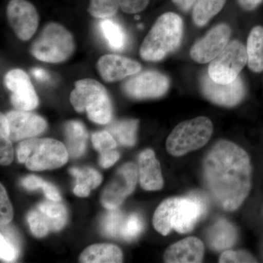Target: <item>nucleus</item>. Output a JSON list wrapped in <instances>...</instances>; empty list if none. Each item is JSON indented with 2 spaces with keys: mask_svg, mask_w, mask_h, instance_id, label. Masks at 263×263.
I'll list each match as a JSON object with an SVG mask.
<instances>
[{
  "mask_svg": "<svg viewBox=\"0 0 263 263\" xmlns=\"http://www.w3.org/2000/svg\"><path fill=\"white\" fill-rule=\"evenodd\" d=\"M27 221H28L33 235L37 238H43V237L46 236L50 231L46 221L43 219L41 213L38 212L37 209L29 213L28 216H27Z\"/></svg>",
  "mask_w": 263,
  "mask_h": 263,
  "instance_id": "nucleus-33",
  "label": "nucleus"
},
{
  "mask_svg": "<svg viewBox=\"0 0 263 263\" xmlns=\"http://www.w3.org/2000/svg\"><path fill=\"white\" fill-rule=\"evenodd\" d=\"M18 161L33 171L53 170L67 163L69 153L63 143L51 138H29L19 143Z\"/></svg>",
  "mask_w": 263,
  "mask_h": 263,
  "instance_id": "nucleus-4",
  "label": "nucleus"
},
{
  "mask_svg": "<svg viewBox=\"0 0 263 263\" xmlns=\"http://www.w3.org/2000/svg\"><path fill=\"white\" fill-rule=\"evenodd\" d=\"M70 173L76 178L78 184L86 185L90 190L98 187L103 180L101 175L98 171L89 167L82 170L71 168Z\"/></svg>",
  "mask_w": 263,
  "mask_h": 263,
  "instance_id": "nucleus-30",
  "label": "nucleus"
},
{
  "mask_svg": "<svg viewBox=\"0 0 263 263\" xmlns=\"http://www.w3.org/2000/svg\"><path fill=\"white\" fill-rule=\"evenodd\" d=\"M183 21L176 13L160 15L145 37L140 55L148 62H159L176 51L183 35Z\"/></svg>",
  "mask_w": 263,
  "mask_h": 263,
  "instance_id": "nucleus-3",
  "label": "nucleus"
},
{
  "mask_svg": "<svg viewBox=\"0 0 263 263\" xmlns=\"http://www.w3.org/2000/svg\"><path fill=\"white\" fill-rule=\"evenodd\" d=\"M8 23L19 39L29 41L39 24L35 7L27 0H10L7 6Z\"/></svg>",
  "mask_w": 263,
  "mask_h": 263,
  "instance_id": "nucleus-11",
  "label": "nucleus"
},
{
  "mask_svg": "<svg viewBox=\"0 0 263 263\" xmlns=\"http://www.w3.org/2000/svg\"><path fill=\"white\" fill-rule=\"evenodd\" d=\"M44 183L45 181H43L41 178L33 176V175L24 178L22 181V184L29 190H35L39 188H42Z\"/></svg>",
  "mask_w": 263,
  "mask_h": 263,
  "instance_id": "nucleus-39",
  "label": "nucleus"
},
{
  "mask_svg": "<svg viewBox=\"0 0 263 263\" xmlns=\"http://www.w3.org/2000/svg\"><path fill=\"white\" fill-rule=\"evenodd\" d=\"M90 189L84 184H76L73 190V193L77 196L85 197L89 196Z\"/></svg>",
  "mask_w": 263,
  "mask_h": 263,
  "instance_id": "nucleus-45",
  "label": "nucleus"
},
{
  "mask_svg": "<svg viewBox=\"0 0 263 263\" xmlns=\"http://www.w3.org/2000/svg\"><path fill=\"white\" fill-rule=\"evenodd\" d=\"M13 217V206L6 190L3 184L0 185V224L1 227H4L9 224Z\"/></svg>",
  "mask_w": 263,
  "mask_h": 263,
  "instance_id": "nucleus-34",
  "label": "nucleus"
},
{
  "mask_svg": "<svg viewBox=\"0 0 263 263\" xmlns=\"http://www.w3.org/2000/svg\"><path fill=\"white\" fill-rule=\"evenodd\" d=\"M207 206L206 200L197 193L185 197H171L156 209L154 227L162 235H168L172 230L187 233L206 214Z\"/></svg>",
  "mask_w": 263,
  "mask_h": 263,
  "instance_id": "nucleus-2",
  "label": "nucleus"
},
{
  "mask_svg": "<svg viewBox=\"0 0 263 263\" xmlns=\"http://www.w3.org/2000/svg\"><path fill=\"white\" fill-rule=\"evenodd\" d=\"M9 122L10 139L24 141L34 138L46 130L47 123L43 118L23 110H12L6 114Z\"/></svg>",
  "mask_w": 263,
  "mask_h": 263,
  "instance_id": "nucleus-15",
  "label": "nucleus"
},
{
  "mask_svg": "<svg viewBox=\"0 0 263 263\" xmlns=\"http://www.w3.org/2000/svg\"><path fill=\"white\" fill-rule=\"evenodd\" d=\"M119 157H120V155H119V152L114 149L104 152L100 156V165L104 168H108L119 160Z\"/></svg>",
  "mask_w": 263,
  "mask_h": 263,
  "instance_id": "nucleus-38",
  "label": "nucleus"
},
{
  "mask_svg": "<svg viewBox=\"0 0 263 263\" xmlns=\"http://www.w3.org/2000/svg\"><path fill=\"white\" fill-rule=\"evenodd\" d=\"M221 263L257 262L252 254L245 251L227 250L221 254L219 260Z\"/></svg>",
  "mask_w": 263,
  "mask_h": 263,
  "instance_id": "nucleus-35",
  "label": "nucleus"
},
{
  "mask_svg": "<svg viewBox=\"0 0 263 263\" xmlns=\"http://www.w3.org/2000/svg\"><path fill=\"white\" fill-rule=\"evenodd\" d=\"M70 100L76 111H86L93 122L106 124L111 119L112 106L108 91L103 84L95 79L76 81Z\"/></svg>",
  "mask_w": 263,
  "mask_h": 263,
  "instance_id": "nucleus-5",
  "label": "nucleus"
},
{
  "mask_svg": "<svg viewBox=\"0 0 263 263\" xmlns=\"http://www.w3.org/2000/svg\"><path fill=\"white\" fill-rule=\"evenodd\" d=\"M205 247L196 237H188L166 249L164 262L167 263H199L203 259Z\"/></svg>",
  "mask_w": 263,
  "mask_h": 263,
  "instance_id": "nucleus-17",
  "label": "nucleus"
},
{
  "mask_svg": "<svg viewBox=\"0 0 263 263\" xmlns=\"http://www.w3.org/2000/svg\"><path fill=\"white\" fill-rule=\"evenodd\" d=\"M203 178L209 193L221 209L236 210L251 190L252 164L248 154L233 142L218 141L204 160Z\"/></svg>",
  "mask_w": 263,
  "mask_h": 263,
  "instance_id": "nucleus-1",
  "label": "nucleus"
},
{
  "mask_svg": "<svg viewBox=\"0 0 263 263\" xmlns=\"http://www.w3.org/2000/svg\"><path fill=\"white\" fill-rule=\"evenodd\" d=\"M226 0H197L193 8V19L197 27H203L226 5Z\"/></svg>",
  "mask_w": 263,
  "mask_h": 263,
  "instance_id": "nucleus-25",
  "label": "nucleus"
},
{
  "mask_svg": "<svg viewBox=\"0 0 263 263\" xmlns=\"http://www.w3.org/2000/svg\"><path fill=\"white\" fill-rule=\"evenodd\" d=\"M200 87L204 96L212 103L220 106L234 107L243 100L245 87L239 76L229 84H219L204 74L200 79Z\"/></svg>",
  "mask_w": 263,
  "mask_h": 263,
  "instance_id": "nucleus-14",
  "label": "nucleus"
},
{
  "mask_svg": "<svg viewBox=\"0 0 263 263\" xmlns=\"http://www.w3.org/2000/svg\"><path fill=\"white\" fill-rule=\"evenodd\" d=\"M138 181V169L133 162L123 164L102 194L101 202L107 209H119L133 191Z\"/></svg>",
  "mask_w": 263,
  "mask_h": 263,
  "instance_id": "nucleus-10",
  "label": "nucleus"
},
{
  "mask_svg": "<svg viewBox=\"0 0 263 263\" xmlns=\"http://www.w3.org/2000/svg\"><path fill=\"white\" fill-rule=\"evenodd\" d=\"M14 159V150L9 138L0 137V163L9 165Z\"/></svg>",
  "mask_w": 263,
  "mask_h": 263,
  "instance_id": "nucleus-37",
  "label": "nucleus"
},
{
  "mask_svg": "<svg viewBox=\"0 0 263 263\" xmlns=\"http://www.w3.org/2000/svg\"><path fill=\"white\" fill-rule=\"evenodd\" d=\"M0 137L10 138V127L6 115H0Z\"/></svg>",
  "mask_w": 263,
  "mask_h": 263,
  "instance_id": "nucleus-41",
  "label": "nucleus"
},
{
  "mask_svg": "<svg viewBox=\"0 0 263 263\" xmlns=\"http://www.w3.org/2000/svg\"><path fill=\"white\" fill-rule=\"evenodd\" d=\"M150 0H117L118 5L124 13H138L146 9Z\"/></svg>",
  "mask_w": 263,
  "mask_h": 263,
  "instance_id": "nucleus-36",
  "label": "nucleus"
},
{
  "mask_svg": "<svg viewBox=\"0 0 263 263\" xmlns=\"http://www.w3.org/2000/svg\"><path fill=\"white\" fill-rule=\"evenodd\" d=\"M172 1L179 9L187 12L195 6L197 0H172Z\"/></svg>",
  "mask_w": 263,
  "mask_h": 263,
  "instance_id": "nucleus-42",
  "label": "nucleus"
},
{
  "mask_svg": "<svg viewBox=\"0 0 263 263\" xmlns=\"http://www.w3.org/2000/svg\"><path fill=\"white\" fill-rule=\"evenodd\" d=\"M167 76L155 70H146L129 76L122 84L128 97L136 100L160 98L169 89Z\"/></svg>",
  "mask_w": 263,
  "mask_h": 263,
  "instance_id": "nucleus-9",
  "label": "nucleus"
},
{
  "mask_svg": "<svg viewBox=\"0 0 263 263\" xmlns=\"http://www.w3.org/2000/svg\"><path fill=\"white\" fill-rule=\"evenodd\" d=\"M242 8L246 10H253L262 3V0H238Z\"/></svg>",
  "mask_w": 263,
  "mask_h": 263,
  "instance_id": "nucleus-43",
  "label": "nucleus"
},
{
  "mask_svg": "<svg viewBox=\"0 0 263 263\" xmlns=\"http://www.w3.org/2000/svg\"><path fill=\"white\" fill-rule=\"evenodd\" d=\"M125 216L119 209H109L102 221V231L110 238L120 237Z\"/></svg>",
  "mask_w": 263,
  "mask_h": 263,
  "instance_id": "nucleus-27",
  "label": "nucleus"
},
{
  "mask_svg": "<svg viewBox=\"0 0 263 263\" xmlns=\"http://www.w3.org/2000/svg\"><path fill=\"white\" fill-rule=\"evenodd\" d=\"M214 127L209 118L199 117L180 123L167 137L166 148L170 155L181 157L205 146Z\"/></svg>",
  "mask_w": 263,
  "mask_h": 263,
  "instance_id": "nucleus-7",
  "label": "nucleus"
},
{
  "mask_svg": "<svg viewBox=\"0 0 263 263\" xmlns=\"http://www.w3.org/2000/svg\"><path fill=\"white\" fill-rule=\"evenodd\" d=\"M100 29L109 47L116 51H120L125 47L127 36L119 24L105 18L100 22Z\"/></svg>",
  "mask_w": 263,
  "mask_h": 263,
  "instance_id": "nucleus-26",
  "label": "nucleus"
},
{
  "mask_svg": "<svg viewBox=\"0 0 263 263\" xmlns=\"http://www.w3.org/2000/svg\"><path fill=\"white\" fill-rule=\"evenodd\" d=\"M42 188L43 193L47 197L48 200H53V201H60L61 200V196H60V193H59L57 189L51 183L45 181Z\"/></svg>",
  "mask_w": 263,
  "mask_h": 263,
  "instance_id": "nucleus-40",
  "label": "nucleus"
},
{
  "mask_svg": "<svg viewBox=\"0 0 263 263\" xmlns=\"http://www.w3.org/2000/svg\"><path fill=\"white\" fill-rule=\"evenodd\" d=\"M248 62L247 47L240 41H233L211 62L208 74L219 84L234 81Z\"/></svg>",
  "mask_w": 263,
  "mask_h": 263,
  "instance_id": "nucleus-8",
  "label": "nucleus"
},
{
  "mask_svg": "<svg viewBox=\"0 0 263 263\" xmlns=\"http://www.w3.org/2000/svg\"><path fill=\"white\" fill-rule=\"evenodd\" d=\"M207 240L211 248L214 250L229 249L236 242V229L229 221L219 219L209 230Z\"/></svg>",
  "mask_w": 263,
  "mask_h": 263,
  "instance_id": "nucleus-20",
  "label": "nucleus"
},
{
  "mask_svg": "<svg viewBox=\"0 0 263 263\" xmlns=\"http://www.w3.org/2000/svg\"><path fill=\"white\" fill-rule=\"evenodd\" d=\"M32 74L36 79L41 81H46L50 79L49 74L46 70L37 67L32 69Z\"/></svg>",
  "mask_w": 263,
  "mask_h": 263,
  "instance_id": "nucleus-44",
  "label": "nucleus"
},
{
  "mask_svg": "<svg viewBox=\"0 0 263 263\" xmlns=\"http://www.w3.org/2000/svg\"><path fill=\"white\" fill-rule=\"evenodd\" d=\"M230 36L231 29L228 24H218L193 45L190 56L198 63H209L226 48Z\"/></svg>",
  "mask_w": 263,
  "mask_h": 263,
  "instance_id": "nucleus-13",
  "label": "nucleus"
},
{
  "mask_svg": "<svg viewBox=\"0 0 263 263\" xmlns=\"http://www.w3.org/2000/svg\"><path fill=\"white\" fill-rule=\"evenodd\" d=\"M123 254L117 246L108 243H97L83 251L79 262L83 263L122 262Z\"/></svg>",
  "mask_w": 263,
  "mask_h": 263,
  "instance_id": "nucleus-19",
  "label": "nucleus"
},
{
  "mask_svg": "<svg viewBox=\"0 0 263 263\" xmlns=\"http://www.w3.org/2000/svg\"><path fill=\"white\" fill-rule=\"evenodd\" d=\"M19 243L13 232H1L0 235V257L6 262H13L18 255Z\"/></svg>",
  "mask_w": 263,
  "mask_h": 263,
  "instance_id": "nucleus-28",
  "label": "nucleus"
},
{
  "mask_svg": "<svg viewBox=\"0 0 263 263\" xmlns=\"http://www.w3.org/2000/svg\"><path fill=\"white\" fill-rule=\"evenodd\" d=\"M248 65L254 72L263 71V27L257 26L249 33L247 45Z\"/></svg>",
  "mask_w": 263,
  "mask_h": 263,
  "instance_id": "nucleus-22",
  "label": "nucleus"
},
{
  "mask_svg": "<svg viewBox=\"0 0 263 263\" xmlns=\"http://www.w3.org/2000/svg\"><path fill=\"white\" fill-rule=\"evenodd\" d=\"M119 8L117 0H90L88 12L96 18H109L117 13Z\"/></svg>",
  "mask_w": 263,
  "mask_h": 263,
  "instance_id": "nucleus-29",
  "label": "nucleus"
},
{
  "mask_svg": "<svg viewBox=\"0 0 263 263\" xmlns=\"http://www.w3.org/2000/svg\"><path fill=\"white\" fill-rule=\"evenodd\" d=\"M38 212L41 213L50 230L58 231L65 226L67 221V211L60 201L46 200L37 205Z\"/></svg>",
  "mask_w": 263,
  "mask_h": 263,
  "instance_id": "nucleus-23",
  "label": "nucleus"
},
{
  "mask_svg": "<svg viewBox=\"0 0 263 263\" xmlns=\"http://www.w3.org/2000/svg\"><path fill=\"white\" fill-rule=\"evenodd\" d=\"M143 229V222L141 216L137 214H132L124 219L120 238L131 241L141 233Z\"/></svg>",
  "mask_w": 263,
  "mask_h": 263,
  "instance_id": "nucleus-31",
  "label": "nucleus"
},
{
  "mask_svg": "<svg viewBox=\"0 0 263 263\" xmlns=\"http://www.w3.org/2000/svg\"><path fill=\"white\" fill-rule=\"evenodd\" d=\"M75 50L71 33L65 27L51 22L46 24L31 45L32 56L40 61L60 63L68 60Z\"/></svg>",
  "mask_w": 263,
  "mask_h": 263,
  "instance_id": "nucleus-6",
  "label": "nucleus"
},
{
  "mask_svg": "<svg viewBox=\"0 0 263 263\" xmlns=\"http://www.w3.org/2000/svg\"><path fill=\"white\" fill-rule=\"evenodd\" d=\"M67 151L72 158H78L84 153L87 132L84 124L78 121H70L65 126Z\"/></svg>",
  "mask_w": 263,
  "mask_h": 263,
  "instance_id": "nucleus-21",
  "label": "nucleus"
},
{
  "mask_svg": "<svg viewBox=\"0 0 263 263\" xmlns=\"http://www.w3.org/2000/svg\"><path fill=\"white\" fill-rule=\"evenodd\" d=\"M140 183L147 191H157L163 186V177L160 162L152 149L142 152L138 158Z\"/></svg>",
  "mask_w": 263,
  "mask_h": 263,
  "instance_id": "nucleus-18",
  "label": "nucleus"
},
{
  "mask_svg": "<svg viewBox=\"0 0 263 263\" xmlns=\"http://www.w3.org/2000/svg\"><path fill=\"white\" fill-rule=\"evenodd\" d=\"M138 127L137 119H124L112 124L108 131L123 146H133L136 143Z\"/></svg>",
  "mask_w": 263,
  "mask_h": 263,
  "instance_id": "nucleus-24",
  "label": "nucleus"
},
{
  "mask_svg": "<svg viewBox=\"0 0 263 263\" xmlns=\"http://www.w3.org/2000/svg\"><path fill=\"white\" fill-rule=\"evenodd\" d=\"M93 146L100 154L113 150L117 147V141L108 131L95 133L91 137Z\"/></svg>",
  "mask_w": 263,
  "mask_h": 263,
  "instance_id": "nucleus-32",
  "label": "nucleus"
},
{
  "mask_svg": "<svg viewBox=\"0 0 263 263\" xmlns=\"http://www.w3.org/2000/svg\"><path fill=\"white\" fill-rule=\"evenodd\" d=\"M97 69L106 82H115L141 72L139 62L116 54H105L99 59Z\"/></svg>",
  "mask_w": 263,
  "mask_h": 263,
  "instance_id": "nucleus-16",
  "label": "nucleus"
},
{
  "mask_svg": "<svg viewBox=\"0 0 263 263\" xmlns=\"http://www.w3.org/2000/svg\"><path fill=\"white\" fill-rule=\"evenodd\" d=\"M4 83L11 91L10 102L16 110L29 111L39 104L37 93L29 76L21 69L10 70L5 76Z\"/></svg>",
  "mask_w": 263,
  "mask_h": 263,
  "instance_id": "nucleus-12",
  "label": "nucleus"
}]
</instances>
